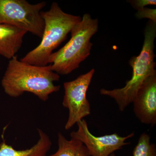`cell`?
<instances>
[{
  "instance_id": "obj_15",
  "label": "cell",
  "mask_w": 156,
  "mask_h": 156,
  "mask_svg": "<svg viewBox=\"0 0 156 156\" xmlns=\"http://www.w3.org/2000/svg\"><path fill=\"white\" fill-rule=\"evenodd\" d=\"M111 156H116L115 155V154H112L111 155Z\"/></svg>"
},
{
  "instance_id": "obj_12",
  "label": "cell",
  "mask_w": 156,
  "mask_h": 156,
  "mask_svg": "<svg viewBox=\"0 0 156 156\" xmlns=\"http://www.w3.org/2000/svg\"><path fill=\"white\" fill-rule=\"evenodd\" d=\"M133 156H156L155 144L151 142V137L146 133L140 136L138 142L134 147Z\"/></svg>"
},
{
  "instance_id": "obj_5",
  "label": "cell",
  "mask_w": 156,
  "mask_h": 156,
  "mask_svg": "<svg viewBox=\"0 0 156 156\" xmlns=\"http://www.w3.org/2000/svg\"><path fill=\"white\" fill-rule=\"evenodd\" d=\"M45 2L31 4L26 0H0V24H7L42 38L45 23L41 12Z\"/></svg>"
},
{
  "instance_id": "obj_9",
  "label": "cell",
  "mask_w": 156,
  "mask_h": 156,
  "mask_svg": "<svg viewBox=\"0 0 156 156\" xmlns=\"http://www.w3.org/2000/svg\"><path fill=\"white\" fill-rule=\"evenodd\" d=\"M27 33L15 27L0 24V55L9 59L16 56Z\"/></svg>"
},
{
  "instance_id": "obj_4",
  "label": "cell",
  "mask_w": 156,
  "mask_h": 156,
  "mask_svg": "<svg viewBox=\"0 0 156 156\" xmlns=\"http://www.w3.org/2000/svg\"><path fill=\"white\" fill-rule=\"evenodd\" d=\"M98 29V20L92 18L89 14H84L72 30L69 41L50 56L49 64L53 71L66 75L80 67L90 55L93 45L90 40Z\"/></svg>"
},
{
  "instance_id": "obj_14",
  "label": "cell",
  "mask_w": 156,
  "mask_h": 156,
  "mask_svg": "<svg viewBox=\"0 0 156 156\" xmlns=\"http://www.w3.org/2000/svg\"><path fill=\"white\" fill-rule=\"evenodd\" d=\"M129 3L133 8L137 11L143 9L147 6L156 5L155 0H132L129 1Z\"/></svg>"
},
{
  "instance_id": "obj_6",
  "label": "cell",
  "mask_w": 156,
  "mask_h": 156,
  "mask_svg": "<svg viewBox=\"0 0 156 156\" xmlns=\"http://www.w3.org/2000/svg\"><path fill=\"white\" fill-rule=\"evenodd\" d=\"M95 72L93 69L74 80L63 84L65 92L62 105L69 111L68 119L65 126L66 130H69L91 113L87 93Z\"/></svg>"
},
{
  "instance_id": "obj_10",
  "label": "cell",
  "mask_w": 156,
  "mask_h": 156,
  "mask_svg": "<svg viewBox=\"0 0 156 156\" xmlns=\"http://www.w3.org/2000/svg\"><path fill=\"white\" fill-rule=\"evenodd\" d=\"M39 138L37 142L30 148L17 151L3 141L0 144V156H47L52 145L48 134L40 129H37Z\"/></svg>"
},
{
  "instance_id": "obj_8",
  "label": "cell",
  "mask_w": 156,
  "mask_h": 156,
  "mask_svg": "<svg viewBox=\"0 0 156 156\" xmlns=\"http://www.w3.org/2000/svg\"><path fill=\"white\" fill-rule=\"evenodd\" d=\"M132 103L134 114L141 123L156 125V71L146 79Z\"/></svg>"
},
{
  "instance_id": "obj_7",
  "label": "cell",
  "mask_w": 156,
  "mask_h": 156,
  "mask_svg": "<svg viewBox=\"0 0 156 156\" xmlns=\"http://www.w3.org/2000/svg\"><path fill=\"white\" fill-rule=\"evenodd\" d=\"M78 130L70 134L71 138L80 140L86 147L90 156H110L115 151L128 145L126 141L134 136V132L126 136L117 133L102 136H94L89 131L87 122L83 119L77 123Z\"/></svg>"
},
{
  "instance_id": "obj_3",
  "label": "cell",
  "mask_w": 156,
  "mask_h": 156,
  "mask_svg": "<svg viewBox=\"0 0 156 156\" xmlns=\"http://www.w3.org/2000/svg\"><path fill=\"white\" fill-rule=\"evenodd\" d=\"M41 14L45 23L41 41L20 60L32 65L44 66L49 64L53 50L64 41L82 18L65 13L55 2L52 3L50 10L42 11Z\"/></svg>"
},
{
  "instance_id": "obj_11",
  "label": "cell",
  "mask_w": 156,
  "mask_h": 156,
  "mask_svg": "<svg viewBox=\"0 0 156 156\" xmlns=\"http://www.w3.org/2000/svg\"><path fill=\"white\" fill-rule=\"evenodd\" d=\"M58 149L53 154L47 156H90L87 147L78 140H69L61 133L58 134Z\"/></svg>"
},
{
  "instance_id": "obj_13",
  "label": "cell",
  "mask_w": 156,
  "mask_h": 156,
  "mask_svg": "<svg viewBox=\"0 0 156 156\" xmlns=\"http://www.w3.org/2000/svg\"><path fill=\"white\" fill-rule=\"evenodd\" d=\"M135 16L139 19L147 18L149 19L150 21L156 23V9L144 8L143 9L137 11L135 14Z\"/></svg>"
},
{
  "instance_id": "obj_2",
  "label": "cell",
  "mask_w": 156,
  "mask_h": 156,
  "mask_svg": "<svg viewBox=\"0 0 156 156\" xmlns=\"http://www.w3.org/2000/svg\"><path fill=\"white\" fill-rule=\"evenodd\" d=\"M144 37L142 50L139 55L131 57L129 60V64L133 71L132 77L126 82V86L120 89H101L100 91L101 95L113 98L121 112L124 111L132 103L146 79L156 71L154 53L156 23L150 20L148 22L144 30Z\"/></svg>"
},
{
  "instance_id": "obj_1",
  "label": "cell",
  "mask_w": 156,
  "mask_h": 156,
  "mask_svg": "<svg viewBox=\"0 0 156 156\" xmlns=\"http://www.w3.org/2000/svg\"><path fill=\"white\" fill-rule=\"evenodd\" d=\"M59 79L60 76L53 71L51 65H32L18 60L15 56L9 61L2 85L10 97H18L24 92H30L45 101L50 94L59 91L60 86L54 83Z\"/></svg>"
}]
</instances>
